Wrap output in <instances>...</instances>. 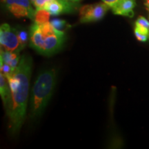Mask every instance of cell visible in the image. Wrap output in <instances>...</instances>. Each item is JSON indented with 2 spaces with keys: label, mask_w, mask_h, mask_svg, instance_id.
<instances>
[{
  "label": "cell",
  "mask_w": 149,
  "mask_h": 149,
  "mask_svg": "<svg viewBox=\"0 0 149 149\" xmlns=\"http://www.w3.org/2000/svg\"><path fill=\"white\" fill-rule=\"evenodd\" d=\"M32 66L31 57L23 55L18 66L12 74L6 77L11 93L10 104L6 113L9 121V130L12 134L19 132L25 120Z\"/></svg>",
  "instance_id": "1"
},
{
  "label": "cell",
  "mask_w": 149,
  "mask_h": 149,
  "mask_svg": "<svg viewBox=\"0 0 149 149\" xmlns=\"http://www.w3.org/2000/svg\"><path fill=\"white\" fill-rule=\"evenodd\" d=\"M66 40L64 31L56 29L51 22L43 24L34 22L30 27V46L42 55L51 56L58 53Z\"/></svg>",
  "instance_id": "2"
},
{
  "label": "cell",
  "mask_w": 149,
  "mask_h": 149,
  "mask_svg": "<svg viewBox=\"0 0 149 149\" xmlns=\"http://www.w3.org/2000/svg\"><path fill=\"white\" fill-rule=\"evenodd\" d=\"M57 72L55 69L43 70L35 80L30 100V117H40L47 107L55 89Z\"/></svg>",
  "instance_id": "3"
},
{
  "label": "cell",
  "mask_w": 149,
  "mask_h": 149,
  "mask_svg": "<svg viewBox=\"0 0 149 149\" xmlns=\"http://www.w3.org/2000/svg\"><path fill=\"white\" fill-rule=\"evenodd\" d=\"M1 1L15 17H27L34 20L35 10L31 6L30 0H1Z\"/></svg>",
  "instance_id": "4"
},
{
  "label": "cell",
  "mask_w": 149,
  "mask_h": 149,
  "mask_svg": "<svg viewBox=\"0 0 149 149\" xmlns=\"http://www.w3.org/2000/svg\"><path fill=\"white\" fill-rule=\"evenodd\" d=\"M111 8L105 3H97L84 5L79 9L80 22L90 23L102 19Z\"/></svg>",
  "instance_id": "5"
},
{
  "label": "cell",
  "mask_w": 149,
  "mask_h": 149,
  "mask_svg": "<svg viewBox=\"0 0 149 149\" xmlns=\"http://www.w3.org/2000/svg\"><path fill=\"white\" fill-rule=\"evenodd\" d=\"M1 49L8 51H22L17 34V31L8 24H3L0 27Z\"/></svg>",
  "instance_id": "6"
},
{
  "label": "cell",
  "mask_w": 149,
  "mask_h": 149,
  "mask_svg": "<svg viewBox=\"0 0 149 149\" xmlns=\"http://www.w3.org/2000/svg\"><path fill=\"white\" fill-rule=\"evenodd\" d=\"M135 6V0H120L111 9L115 15L133 17L134 16L133 9Z\"/></svg>",
  "instance_id": "7"
},
{
  "label": "cell",
  "mask_w": 149,
  "mask_h": 149,
  "mask_svg": "<svg viewBox=\"0 0 149 149\" xmlns=\"http://www.w3.org/2000/svg\"><path fill=\"white\" fill-rule=\"evenodd\" d=\"M0 95H1V100H2L3 107L6 111L8 109L10 104L11 93L8 80L1 72L0 74Z\"/></svg>",
  "instance_id": "8"
},
{
  "label": "cell",
  "mask_w": 149,
  "mask_h": 149,
  "mask_svg": "<svg viewBox=\"0 0 149 149\" xmlns=\"http://www.w3.org/2000/svg\"><path fill=\"white\" fill-rule=\"evenodd\" d=\"M20 51H8L1 49L0 54V62L8 64L12 67L13 70L15 69L19 64L21 57L19 55Z\"/></svg>",
  "instance_id": "9"
},
{
  "label": "cell",
  "mask_w": 149,
  "mask_h": 149,
  "mask_svg": "<svg viewBox=\"0 0 149 149\" xmlns=\"http://www.w3.org/2000/svg\"><path fill=\"white\" fill-rule=\"evenodd\" d=\"M46 10L50 13L51 15L57 16L63 13H69L66 6L57 0H53L46 3L44 6Z\"/></svg>",
  "instance_id": "10"
},
{
  "label": "cell",
  "mask_w": 149,
  "mask_h": 149,
  "mask_svg": "<svg viewBox=\"0 0 149 149\" xmlns=\"http://www.w3.org/2000/svg\"><path fill=\"white\" fill-rule=\"evenodd\" d=\"M51 1H53V0H36L34 3V6L36 9L44 8L46 3ZM57 1H60V2L62 3L66 6V8H67V10H68L69 13L73 12L76 9V7H77L76 3L72 2V1H69V0H57Z\"/></svg>",
  "instance_id": "11"
},
{
  "label": "cell",
  "mask_w": 149,
  "mask_h": 149,
  "mask_svg": "<svg viewBox=\"0 0 149 149\" xmlns=\"http://www.w3.org/2000/svg\"><path fill=\"white\" fill-rule=\"evenodd\" d=\"M134 30L146 35L149 37V21L144 17L139 16L135 22Z\"/></svg>",
  "instance_id": "12"
},
{
  "label": "cell",
  "mask_w": 149,
  "mask_h": 149,
  "mask_svg": "<svg viewBox=\"0 0 149 149\" xmlns=\"http://www.w3.org/2000/svg\"><path fill=\"white\" fill-rule=\"evenodd\" d=\"M50 13L45 8L36 9L35 10L34 22L37 24H43L48 22L50 19Z\"/></svg>",
  "instance_id": "13"
},
{
  "label": "cell",
  "mask_w": 149,
  "mask_h": 149,
  "mask_svg": "<svg viewBox=\"0 0 149 149\" xmlns=\"http://www.w3.org/2000/svg\"><path fill=\"white\" fill-rule=\"evenodd\" d=\"M16 31L20 44V47L22 50H23L26 46L28 42H29V33H28L25 30L16 29Z\"/></svg>",
  "instance_id": "14"
},
{
  "label": "cell",
  "mask_w": 149,
  "mask_h": 149,
  "mask_svg": "<svg viewBox=\"0 0 149 149\" xmlns=\"http://www.w3.org/2000/svg\"><path fill=\"white\" fill-rule=\"evenodd\" d=\"M51 24L56 29L61 31H64V30L68 29L70 26L69 24H67V22L65 20L61 19H54L51 21Z\"/></svg>",
  "instance_id": "15"
},
{
  "label": "cell",
  "mask_w": 149,
  "mask_h": 149,
  "mask_svg": "<svg viewBox=\"0 0 149 149\" xmlns=\"http://www.w3.org/2000/svg\"><path fill=\"white\" fill-rule=\"evenodd\" d=\"M0 69H1V72L3 73L6 77H8L15 70L12 68L10 65L8 64H6L3 62H0Z\"/></svg>",
  "instance_id": "16"
},
{
  "label": "cell",
  "mask_w": 149,
  "mask_h": 149,
  "mask_svg": "<svg viewBox=\"0 0 149 149\" xmlns=\"http://www.w3.org/2000/svg\"><path fill=\"white\" fill-rule=\"evenodd\" d=\"M134 33H135V36L137 40L141 42H146L149 40V37L146 35L143 34V33H139V31L134 30Z\"/></svg>",
  "instance_id": "17"
},
{
  "label": "cell",
  "mask_w": 149,
  "mask_h": 149,
  "mask_svg": "<svg viewBox=\"0 0 149 149\" xmlns=\"http://www.w3.org/2000/svg\"><path fill=\"white\" fill-rule=\"evenodd\" d=\"M104 3H105L106 4H107L110 8H112L117 3H118L120 0H102Z\"/></svg>",
  "instance_id": "18"
},
{
  "label": "cell",
  "mask_w": 149,
  "mask_h": 149,
  "mask_svg": "<svg viewBox=\"0 0 149 149\" xmlns=\"http://www.w3.org/2000/svg\"><path fill=\"white\" fill-rule=\"evenodd\" d=\"M145 5L146 7H149V0H145Z\"/></svg>",
  "instance_id": "19"
},
{
  "label": "cell",
  "mask_w": 149,
  "mask_h": 149,
  "mask_svg": "<svg viewBox=\"0 0 149 149\" xmlns=\"http://www.w3.org/2000/svg\"><path fill=\"white\" fill-rule=\"evenodd\" d=\"M69 1H72V2H74V3H77V2H79V1H81V0H69Z\"/></svg>",
  "instance_id": "20"
},
{
  "label": "cell",
  "mask_w": 149,
  "mask_h": 149,
  "mask_svg": "<svg viewBox=\"0 0 149 149\" xmlns=\"http://www.w3.org/2000/svg\"><path fill=\"white\" fill-rule=\"evenodd\" d=\"M30 1H31V2L33 3V5H34V3H35V1H36V0H30Z\"/></svg>",
  "instance_id": "21"
},
{
  "label": "cell",
  "mask_w": 149,
  "mask_h": 149,
  "mask_svg": "<svg viewBox=\"0 0 149 149\" xmlns=\"http://www.w3.org/2000/svg\"><path fill=\"white\" fill-rule=\"evenodd\" d=\"M146 9L148 10V12H149V7H146Z\"/></svg>",
  "instance_id": "22"
}]
</instances>
